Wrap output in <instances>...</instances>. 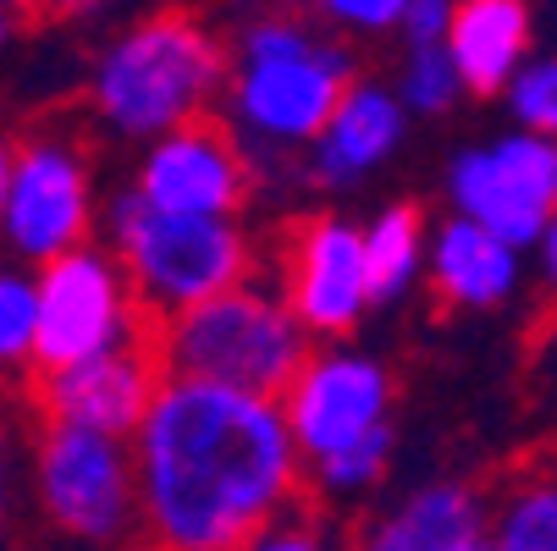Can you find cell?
I'll use <instances>...</instances> for the list:
<instances>
[{
	"instance_id": "6da1fadb",
	"label": "cell",
	"mask_w": 557,
	"mask_h": 551,
	"mask_svg": "<svg viewBox=\"0 0 557 551\" xmlns=\"http://www.w3.org/2000/svg\"><path fill=\"white\" fill-rule=\"evenodd\" d=\"M127 452L144 551H237L304 502L287 419L255 391L161 375Z\"/></svg>"
},
{
	"instance_id": "7a4b0ae2",
	"label": "cell",
	"mask_w": 557,
	"mask_h": 551,
	"mask_svg": "<svg viewBox=\"0 0 557 551\" xmlns=\"http://www.w3.org/2000/svg\"><path fill=\"white\" fill-rule=\"evenodd\" d=\"M354 77L359 61L343 39L293 12H265L226 45L221 127L249 154V166L287 149H309Z\"/></svg>"
},
{
	"instance_id": "3957f363",
	"label": "cell",
	"mask_w": 557,
	"mask_h": 551,
	"mask_svg": "<svg viewBox=\"0 0 557 551\" xmlns=\"http://www.w3.org/2000/svg\"><path fill=\"white\" fill-rule=\"evenodd\" d=\"M276 409L298 447L309 502H359L386 480L397 430H392V370L381 359L343 342L309 348Z\"/></svg>"
},
{
	"instance_id": "277c9868",
	"label": "cell",
	"mask_w": 557,
	"mask_h": 551,
	"mask_svg": "<svg viewBox=\"0 0 557 551\" xmlns=\"http://www.w3.org/2000/svg\"><path fill=\"white\" fill-rule=\"evenodd\" d=\"M221 89H226V39L194 12L138 17L100 50L89 72L95 116L133 143L205 122Z\"/></svg>"
},
{
	"instance_id": "5b68a950",
	"label": "cell",
	"mask_w": 557,
	"mask_h": 551,
	"mask_svg": "<svg viewBox=\"0 0 557 551\" xmlns=\"http://www.w3.org/2000/svg\"><path fill=\"white\" fill-rule=\"evenodd\" d=\"M111 260L149 326L172 314L255 281V238L244 221H210V215H166L149 210L133 188L111 199L106 215Z\"/></svg>"
},
{
	"instance_id": "8992f818",
	"label": "cell",
	"mask_w": 557,
	"mask_h": 551,
	"mask_svg": "<svg viewBox=\"0 0 557 551\" xmlns=\"http://www.w3.org/2000/svg\"><path fill=\"white\" fill-rule=\"evenodd\" d=\"M149 348L161 359V375L255 391V398H282L314 342L287 314L276 287L244 281L161 321L149 331Z\"/></svg>"
},
{
	"instance_id": "52a82bcc",
	"label": "cell",
	"mask_w": 557,
	"mask_h": 551,
	"mask_svg": "<svg viewBox=\"0 0 557 551\" xmlns=\"http://www.w3.org/2000/svg\"><path fill=\"white\" fill-rule=\"evenodd\" d=\"M28 486L45 524L77 546L122 551L138 540L133 452L122 436L39 419L28 441Z\"/></svg>"
},
{
	"instance_id": "ba28073f",
	"label": "cell",
	"mask_w": 557,
	"mask_h": 551,
	"mask_svg": "<svg viewBox=\"0 0 557 551\" xmlns=\"http://www.w3.org/2000/svg\"><path fill=\"white\" fill-rule=\"evenodd\" d=\"M154 326L138 314L116 260L106 249H72L34 271V370H61L127 342Z\"/></svg>"
},
{
	"instance_id": "9c48e42d",
	"label": "cell",
	"mask_w": 557,
	"mask_h": 551,
	"mask_svg": "<svg viewBox=\"0 0 557 551\" xmlns=\"http://www.w3.org/2000/svg\"><path fill=\"white\" fill-rule=\"evenodd\" d=\"M447 204L458 221H474L508 249H535L557 215V143L508 127L486 143L458 149L447 166Z\"/></svg>"
},
{
	"instance_id": "30bf717a",
	"label": "cell",
	"mask_w": 557,
	"mask_h": 551,
	"mask_svg": "<svg viewBox=\"0 0 557 551\" xmlns=\"http://www.w3.org/2000/svg\"><path fill=\"white\" fill-rule=\"evenodd\" d=\"M95 183L84 149L66 138H28L12 149V183L0 204V238L17 265H50L89 243Z\"/></svg>"
},
{
	"instance_id": "8fae6325",
	"label": "cell",
	"mask_w": 557,
	"mask_h": 551,
	"mask_svg": "<svg viewBox=\"0 0 557 551\" xmlns=\"http://www.w3.org/2000/svg\"><path fill=\"white\" fill-rule=\"evenodd\" d=\"M282 287L276 298L287 303V314L304 326V337L314 342H343L348 331H359V321L370 314V281H364V243H359V221L314 210L304 221H293V231L282 238Z\"/></svg>"
},
{
	"instance_id": "7c38bea8",
	"label": "cell",
	"mask_w": 557,
	"mask_h": 551,
	"mask_svg": "<svg viewBox=\"0 0 557 551\" xmlns=\"http://www.w3.org/2000/svg\"><path fill=\"white\" fill-rule=\"evenodd\" d=\"M133 193L149 210L166 215H210V221H237V210L255 193V166L237 149V138L205 116L188 127H172L149 138L133 172Z\"/></svg>"
},
{
	"instance_id": "4fadbf2b",
	"label": "cell",
	"mask_w": 557,
	"mask_h": 551,
	"mask_svg": "<svg viewBox=\"0 0 557 551\" xmlns=\"http://www.w3.org/2000/svg\"><path fill=\"white\" fill-rule=\"evenodd\" d=\"M154 386H161V359H154L149 337L77 359L61 370H34V409L39 419H61V425H84L100 436H133Z\"/></svg>"
},
{
	"instance_id": "5bb4252c",
	"label": "cell",
	"mask_w": 557,
	"mask_h": 551,
	"mask_svg": "<svg viewBox=\"0 0 557 551\" xmlns=\"http://www.w3.org/2000/svg\"><path fill=\"white\" fill-rule=\"evenodd\" d=\"M404 138H409V111L397 105V95L386 84H375V77H354L332 111V122L314 133V143L304 154V177L321 193L359 188L404 149Z\"/></svg>"
},
{
	"instance_id": "9a60e30c",
	"label": "cell",
	"mask_w": 557,
	"mask_h": 551,
	"mask_svg": "<svg viewBox=\"0 0 557 551\" xmlns=\"http://www.w3.org/2000/svg\"><path fill=\"white\" fill-rule=\"evenodd\" d=\"M348 551H486V491L469 480H425L375 513Z\"/></svg>"
},
{
	"instance_id": "2e32d148",
	"label": "cell",
	"mask_w": 557,
	"mask_h": 551,
	"mask_svg": "<svg viewBox=\"0 0 557 551\" xmlns=\"http://www.w3.org/2000/svg\"><path fill=\"white\" fill-rule=\"evenodd\" d=\"M425 276L447 309L481 314V309H503L519 298L524 254L508 249L503 238H492V231H481L474 221L442 215L425 231Z\"/></svg>"
},
{
	"instance_id": "e0dca14e",
	"label": "cell",
	"mask_w": 557,
	"mask_h": 551,
	"mask_svg": "<svg viewBox=\"0 0 557 551\" xmlns=\"http://www.w3.org/2000/svg\"><path fill=\"white\" fill-rule=\"evenodd\" d=\"M535 45V7L530 0H458L442 34V55L458 72L463 95H503L513 72L530 61Z\"/></svg>"
},
{
	"instance_id": "ac0fdd59",
	"label": "cell",
	"mask_w": 557,
	"mask_h": 551,
	"mask_svg": "<svg viewBox=\"0 0 557 551\" xmlns=\"http://www.w3.org/2000/svg\"><path fill=\"white\" fill-rule=\"evenodd\" d=\"M425 215L414 204H386L375 221L359 226L364 243V281H370V309L404 303L414 281L425 276Z\"/></svg>"
},
{
	"instance_id": "d6986e66",
	"label": "cell",
	"mask_w": 557,
	"mask_h": 551,
	"mask_svg": "<svg viewBox=\"0 0 557 551\" xmlns=\"http://www.w3.org/2000/svg\"><path fill=\"white\" fill-rule=\"evenodd\" d=\"M486 551H557V463L519 468L486 497Z\"/></svg>"
},
{
	"instance_id": "ffe728a7",
	"label": "cell",
	"mask_w": 557,
	"mask_h": 551,
	"mask_svg": "<svg viewBox=\"0 0 557 551\" xmlns=\"http://www.w3.org/2000/svg\"><path fill=\"white\" fill-rule=\"evenodd\" d=\"M397 105H404L409 116H447L463 89H458V72L453 61L442 55V45H414L404 55V72H397Z\"/></svg>"
},
{
	"instance_id": "44dd1931",
	"label": "cell",
	"mask_w": 557,
	"mask_h": 551,
	"mask_svg": "<svg viewBox=\"0 0 557 551\" xmlns=\"http://www.w3.org/2000/svg\"><path fill=\"white\" fill-rule=\"evenodd\" d=\"M503 100H508V116H513L519 133H535V138L557 143V50L530 55L513 72V84L503 89Z\"/></svg>"
},
{
	"instance_id": "7402d4cb",
	"label": "cell",
	"mask_w": 557,
	"mask_h": 551,
	"mask_svg": "<svg viewBox=\"0 0 557 551\" xmlns=\"http://www.w3.org/2000/svg\"><path fill=\"white\" fill-rule=\"evenodd\" d=\"M34 370V271L0 265V375Z\"/></svg>"
},
{
	"instance_id": "603a6c76",
	"label": "cell",
	"mask_w": 557,
	"mask_h": 551,
	"mask_svg": "<svg viewBox=\"0 0 557 551\" xmlns=\"http://www.w3.org/2000/svg\"><path fill=\"white\" fill-rule=\"evenodd\" d=\"M237 551H348V540L321 518V508H314V502H298L282 518H271L265 529H255Z\"/></svg>"
},
{
	"instance_id": "cb8c5ba5",
	"label": "cell",
	"mask_w": 557,
	"mask_h": 551,
	"mask_svg": "<svg viewBox=\"0 0 557 551\" xmlns=\"http://www.w3.org/2000/svg\"><path fill=\"white\" fill-rule=\"evenodd\" d=\"M332 39H386L404 23V0H309Z\"/></svg>"
},
{
	"instance_id": "d4e9b609",
	"label": "cell",
	"mask_w": 557,
	"mask_h": 551,
	"mask_svg": "<svg viewBox=\"0 0 557 551\" xmlns=\"http://www.w3.org/2000/svg\"><path fill=\"white\" fill-rule=\"evenodd\" d=\"M453 7L458 0H404V23H397V34L414 45H442L447 23H453Z\"/></svg>"
},
{
	"instance_id": "484cf974",
	"label": "cell",
	"mask_w": 557,
	"mask_h": 551,
	"mask_svg": "<svg viewBox=\"0 0 557 551\" xmlns=\"http://www.w3.org/2000/svg\"><path fill=\"white\" fill-rule=\"evenodd\" d=\"M535 276H541V287H546V298H552V309H557V215L546 221V231L535 238Z\"/></svg>"
},
{
	"instance_id": "4316f807",
	"label": "cell",
	"mask_w": 557,
	"mask_h": 551,
	"mask_svg": "<svg viewBox=\"0 0 557 551\" xmlns=\"http://www.w3.org/2000/svg\"><path fill=\"white\" fill-rule=\"evenodd\" d=\"M7 518H12V425L0 409V535H7Z\"/></svg>"
},
{
	"instance_id": "83f0119b",
	"label": "cell",
	"mask_w": 557,
	"mask_h": 551,
	"mask_svg": "<svg viewBox=\"0 0 557 551\" xmlns=\"http://www.w3.org/2000/svg\"><path fill=\"white\" fill-rule=\"evenodd\" d=\"M111 7V0H45L39 12H50V17H100Z\"/></svg>"
},
{
	"instance_id": "f1b7e54d",
	"label": "cell",
	"mask_w": 557,
	"mask_h": 551,
	"mask_svg": "<svg viewBox=\"0 0 557 551\" xmlns=\"http://www.w3.org/2000/svg\"><path fill=\"white\" fill-rule=\"evenodd\" d=\"M12 149H17V143L0 138V204H7V183H12Z\"/></svg>"
},
{
	"instance_id": "f546056e",
	"label": "cell",
	"mask_w": 557,
	"mask_h": 551,
	"mask_svg": "<svg viewBox=\"0 0 557 551\" xmlns=\"http://www.w3.org/2000/svg\"><path fill=\"white\" fill-rule=\"evenodd\" d=\"M39 7H45V0H0V12H7V17H28Z\"/></svg>"
},
{
	"instance_id": "4dcf8cb0",
	"label": "cell",
	"mask_w": 557,
	"mask_h": 551,
	"mask_svg": "<svg viewBox=\"0 0 557 551\" xmlns=\"http://www.w3.org/2000/svg\"><path fill=\"white\" fill-rule=\"evenodd\" d=\"M7 45H12V17L0 12V50H7Z\"/></svg>"
},
{
	"instance_id": "1f68e13d",
	"label": "cell",
	"mask_w": 557,
	"mask_h": 551,
	"mask_svg": "<svg viewBox=\"0 0 557 551\" xmlns=\"http://www.w3.org/2000/svg\"><path fill=\"white\" fill-rule=\"evenodd\" d=\"M122 551H144V546H122Z\"/></svg>"
}]
</instances>
